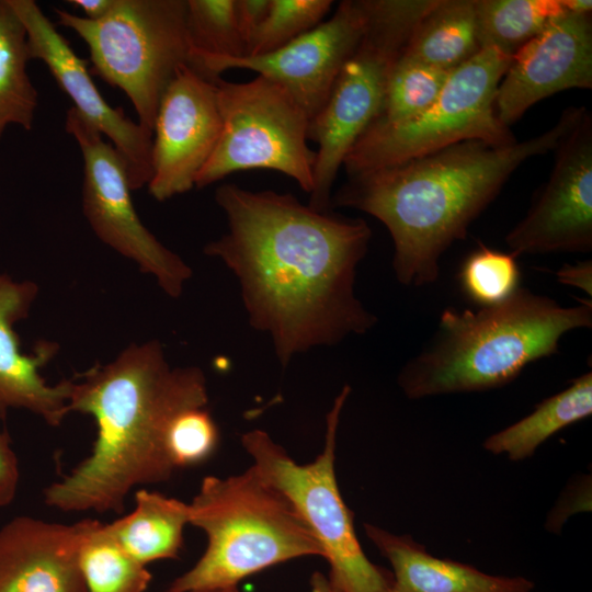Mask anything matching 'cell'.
<instances>
[{
  "mask_svg": "<svg viewBox=\"0 0 592 592\" xmlns=\"http://www.w3.org/2000/svg\"><path fill=\"white\" fill-rule=\"evenodd\" d=\"M214 197L228 229L204 253L236 276L250 326L271 338L283 367L376 325L355 294L356 270L372 238L363 218L234 183L218 186Z\"/></svg>",
  "mask_w": 592,
  "mask_h": 592,
  "instance_id": "6da1fadb",
  "label": "cell"
},
{
  "mask_svg": "<svg viewBox=\"0 0 592 592\" xmlns=\"http://www.w3.org/2000/svg\"><path fill=\"white\" fill-rule=\"evenodd\" d=\"M584 106H570L547 130L498 146L466 140L401 163L348 175L330 208L346 207L377 218L394 244L392 269L407 286L434 283L440 260L466 237L470 224L526 160L553 151Z\"/></svg>",
  "mask_w": 592,
  "mask_h": 592,
  "instance_id": "7a4b0ae2",
  "label": "cell"
},
{
  "mask_svg": "<svg viewBox=\"0 0 592 592\" xmlns=\"http://www.w3.org/2000/svg\"><path fill=\"white\" fill-rule=\"evenodd\" d=\"M207 402L202 369L171 367L157 340L77 375L68 411L91 415L96 437L91 453L44 490L45 503L64 512H123L133 488L172 477L166 432L173 417Z\"/></svg>",
  "mask_w": 592,
  "mask_h": 592,
  "instance_id": "3957f363",
  "label": "cell"
},
{
  "mask_svg": "<svg viewBox=\"0 0 592 592\" xmlns=\"http://www.w3.org/2000/svg\"><path fill=\"white\" fill-rule=\"evenodd\" d=\"M580 301L565 307L520 286L494 306L446 308L429 343L400 371L398 384L410 399L508 385L528 364L558 353L567 332L591 328L592 304Z\"/></svg>",
  "mask_w": 592,
  "mask_h": 592,
  "instance_id": "277c9868",
  "label": "cell"
},
{
  "mask_svg": "<svg viewBox=\"0 0 592 592\" xmlns=\"http://www.w3.org/2000/svg\"><path fill=\"white\" fill-rule=\"evenodd\" d=\"M190 504V524L207 545L195 565L166 592L238 585L257 572L322 548L288 498L251 465L226 478L207 476Z\"/></svg>",
  "mask_w": 592,
  "mask_h": 592,
  "instance_id": "5b68a950",
  "label": "cell"
},
{
  "mask_svg": "<svg viewBox=\"0 0 592 592\" xmlns=\"http://www.w3.org/2000/svg\"><path fill=\"white\" fill-rule=\"evenodd\" d=\"M433 0H372L365 31L344 62L322 110L309 122L318 145L308 205L329 210L349 150L378 116L391 72Z\"/></svg>",
  "mask_w": 592,
  "mask_h": 592,
  "instance_id": "8992f818",
  "label": "cell"
},
{
  "mask_svg": "<svg viewBox=\"0 0 592 592\" xmlns=\"http://www.w3.org/2000/svg\"><path fill=\"white\" fill-rule=\"evenodd\" d=\"M55 12L88 45L94 72L129 98L139 125L152 133L166 88L190 60L186 0H114L95 21Z\"/></svg>",
  "mask_w": 592,
  "mask_h": 592,
  "instance_id": "52a82bcc",
  "label": "cell"
},
{
  "mask_svg": "<svg viewBox=\"0 0 592 592\" xmlns=\"http://www.w3.org/2000/svg\"><path fill=\"white\" fill-rule=\"evenodd\" d=\"M350 394L345 385L335 397L326 417L323 451L311 463H296L260 429L242 434L241 443L259 475L288 498L318 539L329 563V581L341 592H387L392 572L364 554L335 478L337 433Z\"/></svg>",
  "mask_w": 592,
  "mask_h": 592,
  "instance_id": "ba28073f",
  "label": "cell"
},
{
  "mask_svg": "<svg viewBox=\"0 0 592 592\" xmlns=\"http://www.w3.org/2000/svg\"><path fill=\"white\" fill-rule=\"evenodd\" d=\"M511 58L496 48H481L451 72L423 112L396 124H371L345 156L346 174L401 163L466 140L498 146L517 141L494 106Z\"/></svg>",
  "mask_w": 592,
  "mask_h": 592,
  "instance_id": "9c48e42d",
  "label": "cell"
},
{
  "mask_svg": "<svg viewBox=\"0 0 592 592\" xmlns=\"http://www.w3.org/2000/svg\"><path fill=\"white\" fill-rule=\"evenodd\" d=\"M221 133L198 173L203 189L251 169L281 172L310 193L316 151L308 146L309 118L278 83L258 75L248 82L214 80Z\"/></svg>",
  "mask_w": 592,
  "mask_h": 592,
  "instance_id": "30bf717a",
  "label": "cell"
},
{
  "mask_svg": "<svg viewBox=\"0 0 592 592\" xmlns=\"http://www.w3.org/2000/svg\"><path fill=\"white\" fill-rule=\"evenodd\" d=\"M65 129L83 159L82 208L95 235L118 253L153 275L171 297H179L191 267L164 247L141 223L132 200L125 166L113 145L70 107Z\"/></svg>",
  "mask_w": 592,
  "mask_h": 592,
  "instance_id": "8fae6325",
  "label": "cell"
},
{
  "mask_svg": "<svg viewBox=\"0 0 592 592\" xmlns=\"http://www.w3.org/2000/svg\"><path fill=\"white\" fill-rule=\"evenodd\" d=\"M372 0L341 1L333 15L285 46L264 55L210 57L192 68L208 80L228 69H249L282 86L311 121L327 103L337 78L369 16Z\"/></svg>",
  "mask_w": 592,
  "mask_h": 592,
  "instance_id": "7c38bea8",
  "label": "cell"
},
{
  "mask_svg": "<svg viewBox=\"0 0 592 592\" xmlns=\"http://www.w3.org/2000/svg\"><path fill=\"white\" fill-rule=\"evenodd\" d=\"M553 151L548 180L524 218L505 236L516 257L592 249V115L588 109Z\"/></svg>",
  "mask_w": 592,
  "mask_h": 592,
  "instance_id": "4fadbf2b",
  "label": "cell"
},
{
  "mask_svg": "<svg viewBox=\"0 0 592 592\" xmlns=\"http://www.w3.org/2000/svg\"><path fill=\"white\" fill-rule=\"evenodd\" d=\"M214 80L183 64L160 99L152 130V175L147 185L157 201L195 187L217 146L221 117Z\"/></svg>",
  "mask_w": 592,
  "mask_h": 592,
  "instance_id": "5bb4252c",
  "label": "cell"
},
{
  "mask_svg": "<svg viewBox=\"0 0 592 592\" xmlns=\"http://www.w3.org/2000/svg\"><path fill=\"white\" fill-rule=\"evenodd\" d=\"M7 2L25 30L30 58L43 61L79 115L111 139L125 166L132 191L148 185L152 175V133L103 99L86 60L73 52L35 1Z\"/></svg>",
  "mask_w": 592,
  "mask_h": 592,
  "instance_id": "9a60e30c",
  "label": "cell"
},
{
  "mask_svg": "<svg viewBox=\"0 0 592 592\" xmlns=\"http://www.w3.org/2000/svg\"><path fill=\"white\" fill-rule=\"evenodd\" d=\"M592 88L591 13L553 19L511 58L496 96V114L510 128L543 99Z\"/></svg>",
  "mask_w": 592,
  "mask_h": 592,
  "instance_id": "2e32d148",
  "label": "cell"
},
{
  "mask_svg": "<svg viewBox=\"0 0 592 592\" xmlns=\"http://www.w3.org/2000/svg\"><path fill=\"white\" fill-rule=\"evenodd\" d=\"M93 523L26 515L5 523L0 528V592H87L79 554Z\"/></svg>",
  "mask_w": 592,
  "mask_h": 592,
  "instance_id": "e0dca14e",
  "label": "cell"
},
{
  "mask_svg": "<svg viewBox=\"0 0 592 592\" xmlns=\"http://www.w3.org/2000/svg\"><path fill=\"white\" fill-rule=\"evenodd\" d=\"M37 293L35 283L0 274V421L5 420L10 409L21 408L58 426L69 413L70 379L52 386L41 375L58 346L41 341L34 353L24 354L14 329L19 320L27 317Z\"/></svg>",
  "mask_w": 592,
  "mask_h": 592,
  "instance_id": "ac0fdd59",
  "label": "cell"
},
{
  "mask_svg": "<svg viewBox=\"0 0 592 592\" xmlns=\"http://www.w3.org/2000/svg\"><path fill=\"white\" fill-rule=\"evenodd\" d=\"M367 537L392 567L387 592H531L534 583L523 577L491 576L479 569L426 551L410 535H397L364 524Z\"/></svg>",
  "mask_w": 592,
  "mask_h": 592,
  "instance_id": "d6986e66",
  "label": "cell"
},
{
  "mask_svg": "<svg viewBox=\"0 0 592 592\" xmlns=\"http://www.w3.org/2000/svg\"><path fill=\"white\" fill-rule=\"evenodd\" d=\"M187 524L190 504L140 489L135 493L134 510L105 527L123 549L147 566L157 560L179 558Z\"/></svg>",
  "mask_w": 592,
  "mask_h": 592,
  "instance_id": "ffe728a7",
  "label": "cell"
},
{
  "mask_svg": "<svg viewBox=\"0 0 592 592\" xmlns=\"http://www.w3.org/2000/svg\"><path fill=\"white\" fill-rule=\"evenodd\" d=\"M480 50L476 0H433L412 31L403 55L454 70Z\"/></svg>",
  "mask_w": 592,
  "mask_h": 592,
  "instance_id": "44dd1931",
  "label": "cell"
},
{
  "mask_svg": "<svg viewBox=\"0 0 592 592\" xmlns=\"http://www.w3.org/2000/svg\"><path fill=\"white\" fill-rule=\"evenodd\" d=\"M591 413L592 373L588 372L572 379L562 391L536 405L526 417L487 437L482 447L494 455L522 460L531 457L555 433Z\"/></svg>",
  "mask_w": 592,
  "mask_h": 592,
  "instance_id": "7402d4cb",
  "label": "cell"
},
{
  "mask_svg": "<svg viewBox=\"0 0 592 592\" xmlns=\"http://www.w3.org/2000/svg\"><path fill=\"white\" fill-rule=\"evenodd\" d=\"M30 59L25 30L7 0H0V139L11 124L33 127L37 91L26 71Z\"/></svg>",
  "mask_w": 592,
  "mask_h": 592,
  "instance_id": "603a6c76",
  "label": "cell"
},
{
  "mask_svg": "<svg viewBox=\"0 0 592 592\" xmlns=\"http://www.w3.org/2000/svg\"><path fill=\"white\" fill-rule=\"evenodd\" d=\"M565 12L561 0H476L480 46L512 57Z\"/></svg>",
  "mask_w": 592,
  "mask_h": 592,
  "instance_id": "cb8c5ba5",
  "label": "cell"
},
{
  "mask_svg": "<svg viewBox=\"0 0 592 592\" xmlns=\"http://www.w3.org/2000/svg\"><path fill=\"white\" fill-rule=\"evenodd\" d=\"M87 592H145L152 579L147 566L130 556L98 520L79 554Z\"/></svg>",
  "mask_w": 592,
  "mask_h": 592,
  "instance_id": "d4e9b609",
  "label": "cell"
},
{
  "mask_svg": "<svg viewBox=\"0 0 592 592\" xmlns=\"http://www.w3.org/2000/svg\"><path fill=\"white\" fill-rule=\"evenodd\" d=\"M452 71L402 53L391 72L380 112L371 124H396L417 116L434 102Z\"/></svg>",
  "mask_w": 592,
  "mask_h": 592,
  "instance_id": "484cf974",
  "label": "cell"
},
{
  "mask_svg": "<svg viewBox=\"0 0 592 592\" xmlns=\"http://www.w3.org/2000/svg\"><path fill=\"white\" fill-rule=\"evenodd\" d=\"M191 67L210 57H244L236 19V0H186Z\"/></svg>",
  "mask_w": 592,
  "mask_h": 592,
  "instance_id": "4316f807",
  "label": "cell"
},
{
  "mask_svg": "<svg viewBox=\"0 0 592 592\" xmlns=\"http://www.w3.org/2000/svg\"><path fill=\"white\" fill-rule=\"evenodd\" d=\"M458 278L464 293L473 301L482 307L498 305L520 287L516 255L480 243L462 264Z\"/></svg>",
  "mask_w": 592,
  "mask_h": 592,
  "instance_id": "83f0119b",
  "label": "cell"
},
{
  "mask_svg": "<svg viewBox=\"0 0 592 592\" xmlns=\"http://www.w3.org/2000/svg\"><path fill=\"white\" fill-rule=\"evenodd\" d=\"M331 0H271L248 56L272 53L320 24Z\"/></svg>",
  "mask_w": 592,
  "mask_h": 592,
  "instance_id": "f1b7e54d",
  "label": "cell"
},
{
  "mask_svg": "<svg viewBox=\"0 0 592 592\" xmlns=\"http://www.w3.org/2000/svg\"><path fill=\"white\" fill-rule=\"evenodd\" d=\"M218 428L206 407L177 413L166 432V451L175 469L197 465L216 449Z\"/></svg>",
  "mask_w": 592,
  "mask_h": 592,
  "instance_id": "f546056e",
  "label": "cell"
},
{
  "mask_svg": "<svg viewBox=\"0 0 592 592\" xmlns=\"http://www.w3.org/2000/svg\"><path fill=\"white\" fill-rule=\"evenodd\" d=\"M271 0H236L237 27L248 56L267 14Z\"/></svg>",
  "mask_w": 592,
  "mask_h": 592,
  "instance_id": "4dcf8cb0",
  "label": "cell"
},
{
  "mask_svg": "<svg viewBox=\"0 0 592 592\" xmlns=\"http://www.w3.org/2000/svg\"><path fill=\"white\" fill-rule=\"evenodd\" d=\"M19 479V462L11 446V439L7 431L0 430V508L14 500Z\"/></svg>",
  "mask_w": 592,
  "mask_h": 592,
  "instance_id": "1f68e13d",
  "label": "cell"
},
{
  "mask_svg": "<svg viewBox=\"0 0 592 592\" xmlns=\"http://www.w3.org/2000/svg\"><path fill=\"white\" fill-rule=\"evenodd\" d=\"M557 280L565 284L592 295V261H581L576 264H565L556 272Z\"/></svg>",
  "mask_w": 592,
  "mask_h": 592,
  "instance_id": "d6a6232c",
  "label": "cell"
},
{
  "mask_svg": "<svg viewBox=\"0 0 592 592\" xmlns=\"http://www.w3.org/2000/svg\"><path fill=\"white\" fill-rule=\"evenodd\" d=\"M67 2L81 9L86 13L84 18L95 21L107 14L114 0H69Z\"/></svg>",
  "mask_w": 592,
  "mask_h": 592,
  "instance_id": "836d02e7",
  "label": "cell"
},
{
  "mask_svg": "<svg viewBox=\"0 0 592 592\" xmlns=\"http://www.w3.org/2000/svg\"><path fill=\"white\" fill-rule=\"evenodd\" d=\"M310 592H341L319 571L312 573L310 578Z\"/></svg>",
  "mask_w": 592,
  "mask_h": 592,
  "instance_id": "e575fe53",
  "label": "cell"
},
{
  "mask_svg": "<svg viewBox=\"0 0 592 592\" xmlns=\"http://www.w3.org/2000/svg\"><path fill=\"white\" fill-rule=\"evenodd\" d=\"M567 12L571 13H591L592 1L590 0H561Z\"/></svg>",
  "mask_w": 592,
  "mask_h": 592,
  "instance_id": "d590c367",
  "label": "cell"
},
{
  "mask_svg": "<svg viewBox=\"0 0 592 592\" xmlns=\"http://www.w3.org/2000/svg\"><path fill=\"white\" fill-rule=\"evenodd\" d=\"M193 592H241L237 585L224 587V588H213V589H203Z\"/></svg>",
  "mask_w": 592,
  "mask_h": 592,
  "instance_id": "8d00e7d4",
  "label": "cell"
}]
</instances>
